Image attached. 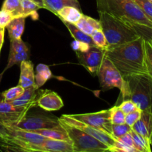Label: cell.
<instances>
[{
	"mask_svg": "<svg viewBox=\"0 0 152 152\" xmlns=\"http://www.w3.org/2000/svg\"><path fill=\"white\" fill-rule=\"evenodd\" d=\"M105 56L115 65L123 78L136 74H147L145 40L141 37L126 44L107 49Z\"/></svg>",
	"mask_w": 152,
	"mask_h": 152,
	"instance_id": "obj_1",
	"label": "cell"
},
{
	"mask_svg": "<svg viewBox=\"0 0 152 152\" xmlns=\"http://www.w3.org/2000/svg\"><path fill=\"white\" fill-rule=\"evenodd\" d=\"M98 12L101 28L107 40V48L105 50L126 44L140 37L130 23L106 12Z\"/></svg>",
	"mask_w": 152,
	"mask_h": 152,
	"instance_id": "obj_2",
	"label": "cell"
},
{
	"mask_svg": "<svg viewBox=\"0 0 152 152\" xmlns=\"http://www.w3.org/2000/svg\"><path fill=\"white\" fill-rule=\"evenodd\" d=\"M98 11H103L130 24L152 27V22L133 0H96Z\"/></svg>",
	"mask_w": 152,
	"mask_h": 152,
	"instance_id": "obj_3",
	"label": "cell"
},
{
	"mask_svg": "<svg viewBox=\"0 0 152 152\" xmlns=\"http://www.w3.org/2000/svg\"><path fill=\"white\" fill-rule=\"evenodd\" d=\"M123 99L133 101L141 111H152V79L148 74L125 77Z\"/></svg>",
	"mask_w": 152,
	"mask_h": 152,
	"instance_id": "obj_4",
	"label": "cell"
},
{
	"mask_svg": "<svg viewBox=\"0 0 152 152\" xmlns=\"http://www.w3.org/2000/svg\"><path fill=\"white\" fill-rule=\"evenodd\" d=\"M59 123L66 131L72 142L74 152H109L111 150L110 147L105 143L77 128L61 120H59Z\"/></svg>",
	"mask_w": 152,
	"mask_h": 152,
	"instance_id": "obj_5",
	"label": "cell"
},
{
	"mask_svg": "<svg viewBox=\"0 0 152 152\" xmlns=\"http://www.w3.org/2000/svg\"><path fill=\"white\" fill-rule=\"evenodd\" d=\"M99 84L103 91L117 88L122 95L125 93V80L115 65L107 57H104L97 75Z\"/></svg>",
	"mask_w": 152,
	"mask_h": 152,
	"instance_id": "obj_6",
	"label": "cell"
},
{
	"mask_svg": "<svg viewBox=\"0 0 152 152\" xmlns=\"http://www.w3.org/2000/svg\"><path fill=\"white\" fill-rule=\"evenodd\" d=\"M59 126H60L59 118H56L55 117H50L44 114L28 115L27 114L16 124L10 126L22 130L34 132L39 129H52Z\"/></svg>",
	"mask_w": 152,
	"mask_h": 152,
	"instance_id": "obj_7",
	"label": "cell"
},
{
	"mask_svg": "<svg viewBox=\"0 0 152 152\" xmlns=\"http://www.w3.org/2000/svg\"><path fill=\"white\" fill-rule=\"evenodd\" d=\"M80 65H83L94 77L97 75L102 60L105 57V49L90 46L86 51H75Z\"/></svg>",
	"mask_w": 152,
	"mask_h": 152,
	"instance_id": "obj_8",
	"label": "cell"
},
{
	"mask_svg": "<svg viewBox=\"0 0 152 152\" xmlns=\"http://www.w3.org/2000/svg\"><path fill=\"white\" fill-rule=\"evenodd\" d=\"M70 117L83 122L86 124L100 129L111 136V123L110 109L95 113L80 114H68Z\"/></svg>",
	"mask_w": 152,
	"mask_h": 152,
	"instance_id": "obj_9",
	"label": "cell"
},
{
	"mask_svg": "<svg viewBox=\"0 0 152 152\" xmlns=\"http://www.w3.org/2000/svg\"><path fill=\"white\" fill-rule=\"evenodd\" d=\"M59 120L64 122V123H67V124L71 125V126H74V127L77 128V129L83 131V132H86L88 134L91 135V136L96 138L98 140L101 141L102 142L105 143V145H107L108 147H110V148L114 147V145H115L116 140L114 139V138H113L111 135L108 134V133L105 132L104 131L100 130V129L92 127V126L86 124V123H83V122L74 120V119L70 117L69 116H68V114H64L62 117H59Z\"/></svg>",
	"mask_w": 152,
	"mask_h": 152,
	"instance_id": "obj_10",
	"label": "cell"
},
{
	"mask_svg": "<svg viewBox=\"0 0 152 152\" xmlns=\"http://www.w3.org/2000/svg\"><path fill=\"white\" fill-rule=\"evenodd\" d=\"M31 109L28 107H16L10 102L0 99V123L6 126H14Z\"/></svg>",
	"mask_w": 152,
	"mask_h": 152,
	"instance_id": "obj_11",
	"label": "cell"
},
{
	"mask_svg": "<svg viewBox=\"0 0 152 152\" xmlns=\"http://www.w3.org/2000/svg\"><path fill=\"white\" fill-rule=\"evenodd\" d=\"M37 105L47 111H54L61 109L64 103L62 98L54 91L40 90L37 99Z\"/></svg>",
	"mask_w": 152,
	"mask_h": 152,
	"instance_id": "obj_12",
	"label": "cell"
},
{
	"mask_svg": "<svg viewBox=\"0 0 152 152\" xmlns=\"http://www.w3.org/2000/svg\"><path fill=\"white\" fill-rule=\"evenodd\" d=\"M132 129L138 134L150 139L152 133V111H142L140 118L134 124Z\"/></svg>",
	"mask_w": 152,
	"mask_h": 152,
	"instance_id": "obj_13",
	"label": "cell"
},
{
	"mask_svg": "<svg viewBox=\"0 0 152 152\" xmlns=\"http://www.w3.org/2000/svg\"><path fill=\"white\" fill-rule=\"evenodd\" d=\"M37 86H33L25 88L23 94L19 98L10 102L13 105L16 107H28L32 108L37 105V99L39 91Z\"/></svg>",
	"mask_w": 152,
	"mask_h": 152,
	"instance_id": "obj_14",
	"label": "cell"
},
{
	"mask_svg": "<svg viewBox=\"0 0 152 152\" xmlns=\"http://www.w3.org/2000/svg\"><path fill=\"white\" fill-rule=\"evenodd\" d=\"M10 129V136L15 139L24 141L25 142L36 144V145H41L47 138L42 135L38 134L34 132L22 130L11 126H7Z\"/></svg>",
	"mask_w": 152,
	"mask_h": 152,
	"instance_id": "obj_15",
	"label": "cell"
},
{
	"mask_svg": "<svg viewBox=\"0 0 152 152\" xmlns=\"http://www.w3.org/2000/svg\"><path fill=\"white\" fill-rule=\"evenodd\" d=\"M19 86L23 88H27L35 85V73L34 64L29 59L20 63V77Z\"/></svg>",
	"mask_w": 152,
	"mask_h": 152,
	"instance_id": "obj_16",
	"label": "cell"
},
{
	"mask_svg": "<svg viewBox=\"0 0 152 152\" xmlns=\"http://www.w3.org/2000/svg\"><path fill=\"white\" fill-rule=\"evenodd\" d=\"M41 151L48 152H74L71 141L47 139L40 145Z\"/></svg>",
	"mask_w": 152,
	"mask_h": 152,
	"instance_id": "obj_17",
	"label": "cell"
},
{
	"mask_svg": "<svg viewBox=\"0 0 152 152\" xmlns=\"http://www.w3.org/2000/svg\"><path fill=\"white\" fill-rule=\"evenodd\" d=\"M56 16L62 22H68L71 24H76L83 16L81 10L72 6H65L56 13Z\"/></svg>",
	"mask_w": 152,
	"mask_h": 152,
	"instance_id": "obj_18",
	"label": "cell"
},
{
	"mask_svg": "<svg viewBox=\"0 0 152 152\" xmlns=\"http://www.w3.org/2000/svg\"><path fill=\"white\" fill-rule=\"evenodd\" d=\"M25 18L18 17L13 19L6 27L10 40L20 39L24 33Z\"/></svg>",
	"mask_w": 152,
	"mask_h": 152,
	"instance_id": "obj_19",
	"label": "cell"
},
{
	"mask_svg": "<svg viewBox=\"0 0 152 152\" xmlns=\"http://www.w3.org/2000/svg\"><path fill=\"white\" fill-rule=\"evenodd\" d=\"M80 30L87 35L91 36L94 30H102L99 20L83 14L81 19L74 24Z\"/></svg>",
	"mask_w": 152,
	"mask_h": 152,
	"instance_id": "obj_20",
	"label": "cell"
},
{
	"mask_svg": "<svg viewBox=\"0 0 152 152\" xmlns=\"http://www.w3.org/2000/svg\"><path fill=\"white\" fill-rule=\"evenodd\" d=\"M34 132L38 134L42 135V136L48 138V139L71 141L66 131L61 126V124L60 126H57V127L52 128V129H39V130L34 131Z\"/></svg>",
	"mask_w": 152,
	"mask_h": 152,
	"instance_id": "obj_21",
	"label": "cell"
},
{
	"mask_svg": "<svg viewBox=\"0 0 152 152\" xmlns=\"http://www.w3.org/2000/svg\"><path fill=\"white\" fill-rule=\"evenodd\" d=\"M45 9L56 15L57 12L65 6H72L81 10L78 0H43Z\"/></svg>",
	"mask_w": 152,
	"mask_h": 152,
	"instance_id": "obj_22",
	"label": "cell"
},
{
	"mask_svg": "<svg viewBox=\"0 0 152 152\" xmlns=\"http://www.w3.org/2000/svg\"><path fill=\"white\" fill-rule=\"evenodd\" d=\"M64 25L66 26L68 30L69 31L70 34H71V37L77 41H80L82 42L86 43V44L89 45L90 46H95L93 40H92L91 37L89 35H87L85 33H83L81 30L79 29L74 24L68 23V22H62Z\"/></svg>",
	"mask_w": 152,
	"mask_h": 152,
	"instance_id": "obj_23",
	"label": "cell"
},
{
	"mask_svg": "<svg viewBox=\"0 0 152 152\" xmlns=\"http://www.w3.org/2000/svg\"><path fill=\"white\" fill-rule=\"evenodd\" d=\"M52 73L50 68L45 64H39L36 68L35 85L38 88L44 86L46 82L51 78Z\"/></svg>",
	"mask_w": 152,
	"mask_h": 152,
	"instance_id": "obj_24",
	"label": "cell"
},
{
	"mask_svg": "<svg viewBox=\"0 0 152 152\" xmlns=\"http://www.w3.org/2000/svg\"><path fill=\"white\" fill-rule=\"evenodd\" d=\"M21 7H22V17L26 18L31 16L33 19H38L37 10L42 8L37 3L32 0H21Z\"/></svg>",
	"mask_w": 152,
	"mask_h": 152,
	"instance_id": "obj_25",
	"label": "cell"
},
{
	"mask_svg": "<svg viewBox=\"0 0 152 152\" xmlns=\"http://www.w3.org/2000/svg\"><path fill=\"white\" fill-rule=\"evenodd\" d=\"M134 141V146L141 152H152L149 139L138 134L132 129L131 131Z\"/></svg>",
	"mask_w": 152,
	"mask_h": 152,
	"instance_id": "obj_26",
	"label": "cell"
},
{
	"mask_svg": "<svg viewBox=\"0 0 152 152\" xmlns=\"http://www.w3.org/2000/svg\"><path fill=\"white\" fill-rule=\"evenodd\" d=\"M1 10L10 12L13 18L22 17L21 0H4Z\"/></svg>",
	"mask_w": 152,
	"mask_h": 152,
	"instance_id": "obj_27",
	"label": "cell"
},
{
	"mask_svg": "<svg viewBox=\"0 0 152 152\" xmlns=\"http://www.w3.org/2000/svg\"><path fill=\"white\" fill-rule=\"evenodd\" d=\"M28 57H29V51L26 50V51L21 52V53H9L8 56V62H7V66L4 69L3 72L7 71L8 68H11L13 65H16L22 62L23 61L28 60Z\"/></svg>",
	"mask_w": 152,
	"mask_h": 152,
	"instance_id": "obj_28",
	"label": "cell"
},
{
	"mask_svg": "<svg viewBox=\"0 0 152 152\" xmlns=\"http://www.w3.org/2000/svg\"><path fill=\"white\" fill-rule=\"evenodd\" d=\"M24 90H25V88L18 85V86L10 88L2 92L1 96H2L3 99L6 102H11V101H13L19 98L23 94Z\"/></svg>",
	"mask_w": 152,
	"mask_h": 152,
	"instance_id": "obj_29",
	"label": "cell"
},
{
	"mask_svg": "<svg viewBox=\"0 0 152 152\" xmlns=\"http://www.w3.org/2000/svg\"><path fill=\"white\" fill-rule=\"evenodd\" d=\"M145 63L147 74L152 79V44L147 40H145Z\"/></svg>",
	"mask_w": 152,
	"mask_h": 152,
	"instance_id": "obj_30",
	"label": "cell"
},
{
	"mask_svg": "<svg viewBox=\"0 0 152 152\" xmlns=\"http://www.w3.org/2000/svg\"><path fill=\"white\" fill-rule=\"evenodd\" d=\"M131 131H132V127L128 126L126 123L111 125V137L115 140L129 133Z\"/></svg>",
	"mask_w": 152,
	"mask_h": 152,
	"instance_id": "obj_31",
	"label": "cell"
},
{
	"mask_svg": "<svg viewBox=\"0 0 152 152\" xmlns=\"http://www.w3.org/2000/svg\"><path fill=\"white\" fill-rule=\"evenodd\" d=\"M138 35L147 41H152V27L139 24H131Z\"/></svg>",
	"mask_w": 152,
	"mask_h": 152,
	"instance_id": "obj_32",
	"label": "cell"
},
{
	"mask_svg": "<svg viewBox=\"0 0 152 152\" xmlns=\"http://www.w3.org/2000/svg\"><path fill=\"white\" fill-rule=\"evenodd\" d=\"M91 37L96 47L102 49L107 48V40L102 30H94Z\"/></svg>",
	"mask_w": 152,
	"mask_h": 152,
	"instance_id": "obj_33",
	"label": "cell"
},
{
	"mask_svg": "<svg viewBox=\"0 0 152 152\" xmlns=\"http://www.w3.org/2000/svg\"><path fill=\"white\" fill-rule=\"evenodd\" d=\"M111 122L112 124H124L126 114L120 109L118 105H115L110 108Z\"/></svg>",
	"mask_w": 152,
	"mask_h": 152,
	"instance_id": "obj_34",
	"label": "cell"
},
{
	"mask_svg": "<svg viewBox=\"0 0 152 152\" xmlns=\"http://www.w3.org/2000/svg\"><path fill=\"white\" fill-rule=\"evenodd\" d=\"M145 16L152 22V1L150 0H133Z\"/></svg>",
	"mask_w": 152,
	"mask_h": 152,
	"instance_id": "obj_35",
	"label": "cell"
},
{
	"mask_svg": "<svg viewBox=\"0 0 152 152\" xmlns=\"http://www.w3.org/2000/svg\"><path fill=\"white\" fill-rule=\"evenodd\" d=\"M118 107L126 115V114H129V113H132L133 112V111L140 109L137 107V105L133 101L131 100V99H126V100H124L120 105H118Z\"/></svg>",
	"mask_w": 152,
	"mask_h": 152,
	"instance_id": "obj_36",
	"label": "cell"
},
{
	"mask_svg": "<svg viewBox=\"0 0 152 152\" xmlns=\"http://www.w3.org/2000/svg\"><path fill=\"white\" fill-rule=\"evenodd\" d=\"M141 112H142V111L140 109H138L137 111H134L133 112L126 114L125 123L127 124L128 126L132 127L134 126V124L140 118Z\"/></svg>",
	"mask_w": 152,
	"mask_h": 152,
	"instance_id": "obj_37",
	"label": "cell"
},
{
	"mask_svg": "<svg viewBox=\"0 0 152 152\" xmlns=\"http://www.w3.org/2000/svg\"><path fill=\"white\" fill-rule=\"evenodd\" d=\"M14 19L10 12L7 10H0V28H5L7 25Z\"/></svg>",
	"mask_w": 152,
	"mask_h": 152,
	"instance_id": "obj_38",
	"label": "cell"
},
{
	"mask_svg": "<svg viewBox=\"0 0 152 152\" xmlns=\"http://www.w3.org/2000/svg\"><path fill=\"white\" fill-rule=\"evenodd\" d=\"M111 150H114L117 152H141L134 146H126V145H122L117 141H116L115 145L111 148Z\"/></svg>",
	"mask_w": 152,
	"mask_h": 152,
	"instance_id": "obj_39",
	"label": "cell"
},
{
	"mask_svg": "<svg viewBox=\"0 0 152 152\" xmlns=\"http://www.w3.org/2000/svg\"><path fill=\"white\" fill-rule=\"evenodd\" d=\"M116 141L121 143L122 145H126V146H134V141L131 132L126 134L123 135V136L117 138Z\"/></svg>",
	"mask_w": 152,
	"mask_h": 152,
	"instance_id": "obj_40",
	"label": "cell"
},
{
	"mask_svg": "<svg viewBox=\"0 0 152 152\" xmlns=\"http://www.w3.org/2000/svg\"><path fill=\"white\" fill-rule=\"evenodd\" d=\"M71 46L75 51H86L90 47L89 45L77 40H74L71 44Z\"/></svg>",
	"mask_w": 152,
	"mask_h": 152,
	"instance_id": "obj_41",
	"label": "cell"
},
{
	"mask_svg": "<svg viewBox=\"0 0 152 152\" xmlns=\"http://www.w3.org/2000/svg\"><path fill=\"white\" fill-rule=\"evenodd\" d=\"M10 136V129L3 123H0V137H5Z\"/></svg>",
	"mask_w": 152,
	"mask_h": 152,
	"instance_id": "obj_42",
	"label": "cell"
},
{
	"mask_svg": "<svg viewBox=\"0 0 152 152\" xmlns=\"http://www.w3.org/2000/svg\"><path fill=\"white\" fill-rule=\"evenodd\" d=\"M0 150L1 152H28L22 149L13 148H7V147H0Z\"/></svg>",
	"mask_w": 152,
	"mask_h": 152,
	"instance_id": "obj_43",
	"label": "cell"
},
{
	"mask_svg": "<svg viewBox=\"0 0 152 152\" xmlns=\"http://www.w3.org/2000/svg\"><path fill=\"white\" fill-rule=\"evenodd\" d=\"M4 29L5 28H2L0 31V51H1V47H2L3 42H4Z\"/></svg>",
	"mask_w": 152,
	"mask_h": 152,
	"instance_id": "obj_44",
	"label": "cell"
},
{
	"mask_svg": "<svg viewBox=\"0 0 152 152\" xmlns=\"http://www.w3.org/2000/svg\"><path fill=\"white\" fill-rule=\"evenodd\" d=\"M32 1H35L36 3H37V4H38L42 8L45 9V5H44V2H43V0H32Z\"/></svg>",
	"mask_w": 152,
	"mask_h": 152,
	"instance_id": "obj_45",
	"label": "cell"
},
{
	"mask_svg": "<svg viewBox=\"0 0 152 152\" xmlns=\"http://www.w3.org/2000/svg\"><path fill=\"white\" fill-rule=\"evenodd\" d=\"M25 151H27L28 152H48L45 151H41V150H25Z\"/></svg>",
	"mask_w": 152,
	"mask_h": 152,
	"instance_id": "obj_46",
	"label": "cell"
},
{
	"mask_svg": "<svg viewBox=\"0 0 152 152\" xmlns=\"http://www.w3.org/2000/svg\"><path fill=\"white\" fill-rule=\"evenodd\" d=\"M149 140H150V144H151V151H152V133H151V137H150V139H149Z\"/></svg>",
	"mask_w": 152,
	"mask_h": 152,
	"instance_id": "obj_47",
	"label": "cell"
},
{
	"mask_svg": "<svg viewBox=\"0 0 152 152\" xmlns=\"http://www.w3.org/2000/svg\"><path fill=\"white\" fill-rule=\"evenodd\" d=\"M3 73H4V72H2V73H1V74H0V80H1V77H2V74H3ZM0 96H1V95L0 94Z\"/></svg>",
	"mask_w": 152,
	"mask_h": 152,
	"instance_id": "obj_48",
	"label": "cell"
},
{
	"mask_svg": "<svg viewBox=\"0 0 152 152\" xmlns=\"http://www.w3.org/2000/svg\"><path fill=\"white\" fill-rule=\"evenodd\" d=\"M109 152H117L116 151H114V150H110Z\"/></svg>",
	"mask_w": 152,
	"mask_h": 152,
	"instance_id": "obj_49",
	"label": "cell"
},
{
	"mask_svg": "<svg viewBox=\"0 0 152 152\" xmlns=\"http://www.w3.org/2000/svg\"><path fill=\"white\" fill-rule=\"evenodd\" d=\"M1 29H2V28H0V31H1Z\"/></svg>",
	"mask_w": 152,
	"mask_h": 152,
	"instance_id": "obj_50",
	"label": "cell"
},
{
	"mask_svg": "<svg viewBox=\"0 0 152 152\" xmlns=\"http://www.w3.org/2000/svg\"><path fill=\"white\" fill-rule=\"evenodd\" d=\"M150 42H151V44H152V41H150Z\"/></svg>",
	"mask_w": 152,
	"mask_h": 152,
	"instance_id": "obj_51",
	"label": "cell"
}]
</instances>
